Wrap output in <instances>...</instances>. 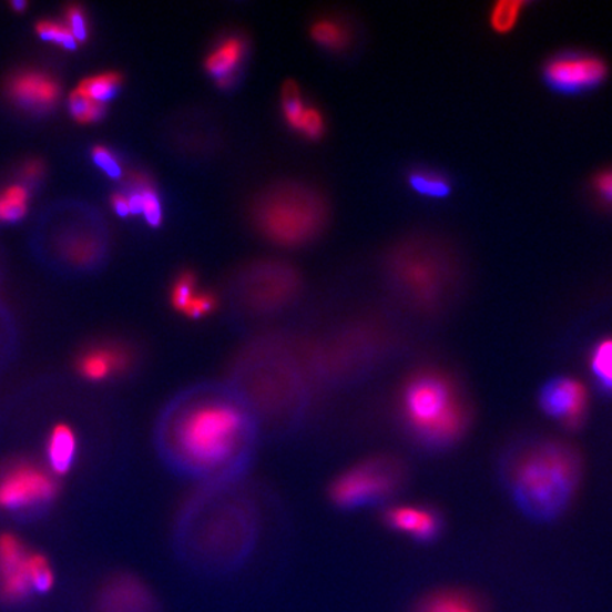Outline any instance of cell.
I'll use <instances>...</instances> for the list:
<instances>
[{"mask_svg": "<svg viewBox=\"0 0 612 612\" xmlns=\"http://www.w3.org/2000/svg\"><path fill=\"white\" fill-rule=\"evenodd\" d=\"M132 361L131 351L122 346L99 345L80 356L79 371L84 379L100 382L126 374Z\"/></svg>", "mask_w": 612, "mask_h": 612, "instance_id": "4fadbf2b", "label": "cell"}, {"mask_svg": "<svg viewBox=\"0 0 612 612\" xmlns=\"http://www.w3.org/2000/svg\"><path fill=\"white\" fill-rule=\"evenodd\" d=\"M396 278L412 304L425 310L438 308L451 288L452 267L441 249L420 242L405 248Z\"/></svg>", "mask_w": 612, "mask_h": 612, "instance_id": "8992f818", "label": "cell"}, {"mask_svg": "<svg viewBox=\"0 0 612 612\" xmlns=\"http://www.w3.org/2000/svg\"><path fill=\"white\" fill-rule=\"evenodd\" d=\"M325 212L318 196L297 187L278 188L257 206L255 221L265 236L285 246L305 243L323 227Z\"/></svg>", "mask_w": 612, "mask_h": 612, "instance_id": "277c9868", "label": "cell"}, {"mask_svg": "<svg viewBox=\"0 0 612 612\" xmlns=\"http://www.w3.org/2000/svg\"><path fill=\"white\" fill-rule=\"evenodd\" d=\"M26 7H28V3L23 2V0H14V2H12V8L17 9L18 12L23 10Z\"/></svg>", "mask_w": 612, "mask_h": 612, "instance_id": "d590c367", "label": "cell"}, {"mask_svg": "<svg viewBox=\"0 0 612 612\" xmlns=\"http://www.w3.org/2000/svg\"><path fill=\"white\" fill-rule=\"evenodd\" d=\"M93 160L95 165L99 166L101 171H104L110 177L120 178L122 176L121 163L109 147L101 145L95 146L93 150Z\"/></svg>", "mask_w": 612, "mask_h": 612, "instance_id": "1f68e13d", "label": "cell"}, {"mask_svg": "<svg viewBox=\"0 0 612 612\" xmlns=\"http://www.w3.org/2000/svg\"><path fill=\"white\" fill-rule=\"evenodd\" d=\"M33 553L14 534H0V601L20 604L35 594Z\"/></svg>", "mask_w": 612, "mask_h": 612, "instance_id": "30bf717a", "label": "cell"}, {"mask_svg": "<svg viewBox=\"0 0 612 612\" xmlns=\"http://www.w3.org/2000/svg\"><path fill=\"white\" fill-rule=\"evenodd\" d=\"M581 458L570 443L550 437H524L501 459L502 483L520 512L538 522L564 513L581 479Z\"/></svg>", "mask_w": 612, "mask_h": 612, "instance_id": "7a4b0ae2", "label": "cell"}, {"mask_svg": "<svg viewBox=\"0 0 612 612\" xmlns=\"http://www.w3.org/2000/svg\"><path fill=\"white\" fill-rule=\"evenodd\" d=\"M298 131L310 140H318L325 131L324 116L313 106H306L303 119H300Z\"/></svg>", "mask_w": 612, "mask_h": 612, "instance_id": "4dcf8cb0", "label": "cell"}, {"mask_svg": "<svg viewBox=\"0 0 612 612\" xmlns=\"http://www.w3.org/2000/svg\"><path fill=\"white\" fill-rule=\"evenodd\" d=\"M35 30L40 38L61 45V48L73 50L76 48V40L73 33L70 32L68 24L51 22V20H42L35 26Z\"/></svg>", "mask_w": 612, "mask_h": 612, "instance_id": "4316f807", "label": "cell"}, {"mask_svg": "<svg viewBox=\"0 0 612 612\" xmlns=\"http://www.w3.org/2000/svg\"><path fill=\"white\" fill-rule=\"evenodd\" d=\"M91 612H163L160 596L147 581L116 573L96 589Z\"/></svg>", "mask_w": 612, "mask_h": 612, "instance_id": "ba28073f", "label": "cell"}, {"mask_svg": "<svg viewBox=\"0 0 612 612\" xmlns=\"http://www.w3.org/2000/svg\"><path fill=\"white\" fill-rule=\"evenodd\" d=\"M112 207H114V211L119 216L121 217H128L130 216V203H128V197L124 195H120V193H116V195L112 196Z\"/></svg>", "mask_w": 612, "mask_h": 612, "instance_id": "836d02e7", "label": "cell"}, {"mask_svg": "<svg viewBox=\"0 0 612 612\" xmlns=\"http://www.w3.org/2000/svg\"><path fill=\"white\" fill-rule=\"evenodd\" d=\"M258 417L233 386L203 385L167 406L157 427L163 459L183 477L233 482L257 440Z\"/></svg>", "mask_w": 612, "mask_h": 612, "instance_id": "6da1fadb", "label": "cell"}, {"mask_svg": "<svg viewBox=\"0 0 612 612\" xmlns=\"http://www.w3.org/2000/svg\"><path fill=\"white\" fill-rule=\"evenodd\" d=\"M590 371L600 390L612 396V336L596 341L591 349Z\"/></svg>", "mask_w": 612, "mask_h": 612, "instance_id": "ffe728a7", "label": "cell"}, {"mask_svg": "<svg viewBox=\"0 0 612 612\" xmlns=\"http://www.w3.org/2000/svg\"><path fill=\"white\" fill-rule=\"evenodd\" d=\"M407 185L416 195L428 201H443L452 193L451 178L446 173L426 166L408 172Z\"/></svg>", "mask_w": 612, "mask_h": 612, "instance_id": "ac0fdd59", "label": "cell"}, {"mask_svg": "<svg viewBox=\"0 0 612 612\" xmlns=\"http://www.w3.org/2000/svg\"><path fill=\"white\" fill-rule=\"evenodd\" d=\"M217 306L216 295L212 293H197L191 304L183 310V315L191 319H201L203 316L212 314Z\"/></svg>", "mask_w": 612, "mask_h": 612, "instance_id": "f546056e", "label": "cell"}, {"mask_svg": "<svg viewBox=\"0 0 612 612\" xmlns=\"http://www.w3.org/2000/svg\"><path fill=\"white\" fill-rule=\"evenodd\" d=\"M386 527L418 543H431L441 534L440 512L425 504H396L382 513Z\"/></svg>", "mask_w": 612, "mask_h": 612, "instance_id": "7c38bea8", "label": "cell"}, {"mask_svg": "<svg viewBox=\"0 0 612 612\" xmlns=\"http://www.w3.org/2000/svg\"><path fill=\"white\" fill-rule=\"evenodd\" d=\"M122 84V75L116 71L96 74L81 81L79 90L89 99L104 104V102L114 99Z\"/></svg>", "mask_w": 612, "mask_h": 612, "instance_id": "44dd1931", "label": "cell"}, {"mask_svg": "<svg viewBox=\"0 0 612 612\" xmlns=\"http://www.w3.org/2000/svg\"><path fill=\"white\" fill-rule=\"evenodd\" d=\"M79 442L76 436L69 426L59 425L51 431L48 442V461L51 471L58 476H64L73 467Z\"/></svg>", "mask_w": 612, "mask_h": 612, "instance_id": "e0dca14e", "label": "cell"}, {"mask_svg": "<svg viewBox=\"0 0 612 612\" xmlns=\"http://www.w3.org/2000/svg\"><path fill=\"white\" fill-rule=\"evenodd\" d=\"M539 406L545 416L569 430H575L583 425L589 412V391L574 377H553L540 390Z\"/></svg>", "mask_w": 612, "mask_h": 612, "instance_id": "8fae6325", "label": "cell"}, {"mask_svg": "<svg viewBox=\"0 0 612 612\" xmlns=\"http://www.w3.org/2000/svg\"><path fill=\"white\" fill-rule=\"evenodd\" d=\"M408 612H488V605L471 590L442 586L421 595Z\"/></svg>", "mask_w": 612, "mask_h": 612, "instance_id": "5bb4252c", "label": "cell"}, {"mask_svg": "<svg viewBox=\"0 0 612 612\" xmlns=\"http://www.w3.org/2000/svg\"><path fill=\"white\" fill-rule=\"evenodd\" d=\"M303 96H300L299 86L295 81H287L283 86V110L285 120L288 124L298 131L300 119H303L304 111Z\"/></svg>", "mask_w": 612, "mask_h": 612, "instance_id": "d4e9b609", "label": "cell"}, {"mask_svg": "<svg viewBox=\"0 0 612 612\" xmlns=\"http://www.w3.org/2000/svg\"><path fill=\"white\" fill-rule=\"evenodd\" d=\"M609 75V63L583 50L561 51L545 60L542 69L544 84L563 95L589 93L603 85Z\"/></svg>", "mask_w": 612, "mask_h": 612, "instance_id": "52a82bcc", "label": "cell"}, {"mask_svg": "<svg viewBox=\"0 0 612 612\" xmlns=\"http://www.w3.org/2000/svg\"><path fill=\"white\" fill-rule=\"evenodd\" d=\"M10 94L13 99L30 109H48L59 99L60 86L58 81L48 74L29 71L13 79L10 84Z\"/></svg>", "mask_w": 612, "mask_h": 612, "instance_id": "9a60e30c", "label": "cell"}, {"mask_svg": "<svg viewBox=\"0 0 612 612\" xmlns=\"http://www.w3.org/2000/svg\"><path fill=\"white\" fill-rule=\"evenodd\" d=\"M529 2L524 0H499L489 9L488 24L494 34L508 35L518 28Z\"/></svg>", "mask_w": 612, "mask_h": 612, "instance_id": "d6986e66", "label": "cell"}, {"mask_svg": "<svg viewBox=\"0 0 612 612\" xmlns=\"http://www.w3.org/2000/svg\"><path fill=\"white\" fill-rule=\"evenodd\" d=\"M42 172V166H40V163L32 162L28 167H26V173H28L29 176H38L39 173Z\"/></svg>", "mask_w": 612, "mask_h": 612, "instance_id": "e575fe53", "label": "cell"}, {"mask_svg": "<svg viewBox=\"0 0 612 612\" xmlns=\"http://www.w3.org/2000/svg\"><path fill=\"white\" fill-rule=\"evenodd\" d=\"M590 187L596 201L612 208V166L596 172Z\"/></svg>", "mask_w": 612, "mask_h": 612, "instance_id": "f1b7e54d", "label": "cell"}, {"mask_svg": "<svg viewBox=\"0 0 612 612\" xmlns=\"http://www.w3.org/2000/svg\"><path fill=\"white\" fill-rule=\"evenodd\" d=\"M310 35L315 42L326 45L329 49L340 50L349 43V32L344 24L335 20H319L310 29Z\"/></svg>", "mask_w": 612, "mask_h": 612, "instance_id": "7402d4cb", "label": "cell"}, {"mask_svg": "<svg viewBox=\"0 0 612 612\" xmlns=\"http://www.w3.org/2000/svg\"><path fill=\"white\" fill-rule=\"evenodd\" d=\"M142 196H144V211H142V214H144L146 222L152 227H160L163 218L161 198L157 196L150 181H146L144 186H142Z\"/></svg>", "mask_w": 612, "mask_h": 612, "instance_id": "83f0119b", "label": "cell"}, {"mask_svg": "<svg viewBox=\"0 0 612 612\" xmlns=\"http://www.w3.org/2000/svg\"><path fill=\"white\" fill-rule=\"evenodd\" d=\"M405 466L390 456L364 459L345 469L329 484V499L336 508L355 510L385 502L402 487Z\"/></svg>", "mask_w": 612, "mask_h": 612, "instance_id": "5b68a950", "label": "cell"}, {"mask_svg": "<svg viewBox=\"0 0 612 612\" xmlns=\"http://www.w3.org/2000/svg\"><path fill=\"white\" fill-rule=\"evenodd\" d=\"M69 105L71 115L81 124L99 121L105 112L104 104L89 99L79 89L70 94Z\"/></svg>", "mask_w": 612, "mask_h": 612, "instance_id": "cb8c5ba5", "label": "cell"}, {"mask_svg": "<svg viewBox=\"0 0 612 612\" xmlns=\"http://www.w3.org/2000/svg\"><path fill=\"white\" fill-rule=\"evenodd\" d=\"M28 191L23 186H10L0 193V221L14 222L24 216Z\"/></svg>", "mask_w": 612, "mask_h": 612, "instance_id": "603a6c76", "label": "cell"}, {"mask_svg": "<svg viewBox=\"0 0 612 612\" xmlns=\"http://www.w3.org/2000/svg\"><path fill=\"white\" fill-rule=\"evenodd\" d=\"M68 28L73 33L76 42H85L89 38V26H86L84 10L76 7V4L68 9Z\"/></svg>", "mask_w": 612, "mask_h": 612, "instance_id": "d6a6232c", "label": "cell"}, {"mask_svg": "<svg viewBox=\"0 0 612 612\" xmlns=\"http://www.w3.org/2000/svg\"><path fill=\"white\" fill-rule=\"evenodd\" d=\"M246 54V43L242 38L233 35V38L224 39L216 49L207 55L206 68L207 73L216 79L218 85L223 89L232 85L234 73L238 69L239 63Z\"/></svg>", "mask_w": 612, "mask_h": 612, "instance_id": "2e32d148", "label": "cell"}, {"mask_svg": "<svg viewBox=\"0 0 612 612\" xmlns=\"http://www.w3.org/2000/svg\"><path fill=\"white\" fill-rule=\"evenodd\" d=\"M400 415L408 432L422 447L442 450L466 434L469 407L450 376L421 370L402 387Z\"/></svg>", "mask_w": 612, "mask_h": 612, "instance_id": "3957f363", "label": "cell"}, {"mask_svg": "<svg viewBox=\"0 0 612 612\" xmlns=\"http://www.w3.org/2000/svg\"><path fill=\"white\" fill-rule=\"evenodd\" d=\"M58 491L54 478L43 468L19 463L0 477V508L20 510L49 502Z\"/></svg>", "mask_w": 612, "mask_h": 612, "instance_id": "9c48e42d", "label": "cell"}, {"mask_svg": "<svg viewBox=\"0 0 612 612\" xmlns=\"http://www.w3.org/2000/svg\"><path fill=\"white\" fill-rule=\"evenodd\" d=\"M196 290V277L192 272H183L173 284L171 289V304L173 308L183 314L186 306L191 304V300L195 298Z\"/></svg>", "mask_w": 612, "mask_h": 612, "instance_id": "484cf974", "label": "cell"}]
</instances>
